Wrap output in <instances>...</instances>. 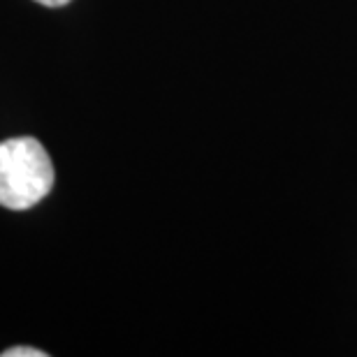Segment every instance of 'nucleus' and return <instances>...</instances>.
<instances>
[{"label":"nucleus","instance_id":"nucleus-1","mask_svg":"<svg viewBox=\"0 0 357 357\" xmlns=\"http://www.w3.org/2000/svg\"><path fill=\"white\" fill-rule=\"evenodd\" d=\"M54 181L52 158L35 137L0 142V206L31 209L52 192Z\"/></svg>","mask_w":357,"mask_h":357},{"label":"nucleus","instance_id":"nucleus-2","mask_svg":"<svg viewBox=\"0 0 357 357\" xmlns=\"http://www.w3.org/2000/svg\"><path fill=\"white\" fill-rule=\"evenodd\" d=\"M3 357H47L45 351H38V348H28V346H17L5 351Z\"/></svg>","mask_w":357,"mask_h":357},{"label":"nucleus","instance_id":"nucleus-3","mask_svg":"<svg viewBox=\"0 0 357 357\" xmlns=\"http://www.w3.org/2000/svg\"><path fill=\"white\" fill-rule=\"evenodd\" d=\"M35 3L45 5V7H63V5H68L70 0H35Z\"/></svg>","mask_w":357,"mask_h":357}]
</instances>
